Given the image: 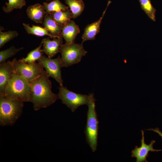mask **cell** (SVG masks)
I'll use <instances>...</instances> for the list:
<instances>
[{
    "instance_id": "obj_24",
    "label": "cell",
    "mask_w": 162,
    "mask_h": 162,
    "mask_svg": "<svg viewBox=\"0 0 162 162\" xmlns=\"http://www.w3.org/2000/svg\"><path fill=\"white\" fill-rule=\"evenodd\" d=\"M18 36V32L15 30H9L2 32L0 30V48H2L6 43Z\"/></svg>"
},
{
    "instance_id": "obj_23",
    "label": "cell",
    "mask_w": 162,
    "mask_h": 162,
    "mask_svg": "<svg viewBox=\"0 0 162 162\" xmlns=\"http://www.w3.org/2000/svg\"><path fill=\"white\" fill-rule=\"evenodd\" d=\"M23 49V47L16 48L13 46L5 50L0 51V64L6 62L8 59L14 56Z\"/></svg>"
},
{
    "instance_id": "obj_16",
    "label": "cell",
    "mask_w": 162,
    "mask_h": 162,
    "mask_svg": "<svg viewBox=\"0 0 162 162\" xmlns=\"http://www.w3.org/2000/svg\"><path fill=\"white\" fill-rule=\"evenodd\" d=\"M50 14L55 22L62 27L70 22L72 18L71 12L69 9L65 11L54 12Z\"/></svg>"
},
{
    "instance_id": "obj_7",
    "label": "cell",
    "mask_w": 162,
    "mask_h": 162,
    "mask_svg": "<svg viewBox=\"0 0 162 162\" xmlns=\"http://www.w3.org/2000/svg\"><path fill=\"white\" fill-rule=\"evenodd\" d=\"M11 62L14 72L29 82L38 77L44 70L42 65L38 62L28 63L14 58Z\"/></svg>"
},
{
    "instance_id": "obj_18",
    "label": "cell",
    "mask_w": 162,
    "mask_h": 162,
    "mask_svg": "<svg viewBox=\"0 0 162 162\" xmlns=\"http://www.w3.org/2000/svg\"><path fill=\"white\" fill-rule=\"evenodd\" d=\"M65 2L70 8L72 18L75 19L80 16L85 8L82 0H65Z\"/></svg>"
},
{
    "instance_id": "obj_20",
    "label": "cell",
    "mask_w": 162,
    "mask_h": 162,
    "mask_svg": "<svg viewBox=\"0 0 162 162\" xmlns=\"http://www.w3.org/2000/svg\"><path fill=\"white\" fill-rule=\"evenodd\" d=\"M43 4L46 13L49 14L55 12L65 11L69 8L62 3L59 0H54L49 3L44 2Z\"/></svg>"
},
{
    "instance_id": "obj_25",
    "label": "cell",
    "mask_w": 162,
    "mask_h": 162,
    "mask_svg": "<svg viewBox=\"0 0 162 162\" xmlns=\"http://www.w3.org/2000/svg\"><path fill=\"white\" fill-rule=\"evenodd\" d=\"M147 130H152L155 133H158L162 138V132L160 131L159 128H157L154 129L150 128L149 129H148Z\"/></svg>"
},
{
    "instance_id": "obj_22",
    "label": "cell",
    "mask_w": 162,
    "mask_h": 162,
    "mask_svg": "<svg viewBox=\"0 0 162 162\" xmlns=\"http://www.w3.org/2000/svg\"><path fill=\"white\" fill-rule=\"evenodd\" d=\"M8 2L6 3V6H3V11L7 13H10L15 9H21L26 4L25 0H8Z\"/></svg>"
},
{
    "instance_id": "obj_4",
    "label": "cell",
    "mask_w": 162,
    "mask_h": 162,
    "mask_svg": "<svg viewBox=\"0 0 162 162\" xmlns=\"http://www.w3.org/2000/svg\"><path fill=\"white\" fill-rule=\"evenodd\" d=\"M95 101L93 96L87 105V122L84 131L86 142L93 152L97 149L99 128V122L95 110Z\"/></svg>"
},
{
    "instance_id": "obj_21",
    "label": "cell",
    "mask_w": 162,
    "mask_h": 162,
    "mask_svg": "<svg viewBox=\"0 0 162 162\" xmlns=\"http://www.w3.org/2000/svg\"><path fill=\"white\" fill-rule=\"evenodd\" d=\"M141 8L148 17L154 21H156V9L152 4L150 0H139Z\"/></svg>"
},
{
    "instance_id": "obj_10",
    "label": "cell",
    "mask_w": 162,
    "mask_h": 162,
    "mask_svg": "<svg viewBox=\"0 0 162 162\" xmlns=\"http://www.w3.org/2000/svg\"><path fill=\"white\" fill-rule=\"evenodd\" d=\"M111 2L108 1L106 7L102 14V16L99 19L91 24L87 25L84 30L82 36V44L88 40H94L95 39L96 35L100 32V26L106 10Z\"/></svg>"
},
{
    "instance_id": "obj_3",
    "label": "cell",
    "mask_w": 162,
    "mask_h": 162,
    "mask_svg": "<svg viewBox=\"0 0 162 162\" xmlns=\"http://www.w3.org/2000/svg\"><path fill=\"white\" fill-rule=\"evenodd\" d=\"M24 102L0 96V125H13L21 116Z\"/></svg>"
},
{
    "instance_id": "obj_19",
    "label": "cell",
    "mask_w": 162,
    "mask_h": 162,
    "mask_svg": "<svg viewBox=\"0 0 162 162\" xmlns=\"http://www.w3.org/2000/svg\"><path fill=\"white\" fill-rule=\"evenodd\" d=\"M42 45L41 43L38 47L28 53L26 57L20 59L19 60L28 63H33L36 62L43 55L44 52L42 49H41Z\"/></svg>"
},
{
    "instance_id": "obj_13",
    "label": "cell",
    "mask_w": 162,
    "mask_h": 162,
    "mask_svg": "<svg viewBox=\"0 0 162 162\" xmlns=\"http://www.w3.org/2000/svg\"><path fill=\"white\" fill-rule=\"evenodd\" d=\"M80 32L79 26L74 21L71 20L62 27L61 35L65 40V44H69L74 42L77 35Z\"/></svg>"
},
{
    "instance_id": "obj_11",
    "label": "cell",
    "mask_w": 162,
    "mask_h": 162,
    "mask_svg": "<svg viewBox=\"0 0 162 162\" xmlns=\"http://www.w3.org/2000/svg\"><path fill=\"white\" fill-rule=\"evenodd\" d=\"M62 37L56 38L51 40L49 38H43L42 40L41 43L43 48L44 52L48 57L52 58L60 52V48L63 44Z\"/></svg>"
},
{
    "instance_id": "obj_8",
    "label": "cell",
    "mask_w": 162,
    "mask_h": 162,
    "mask_svg": "<svg viewBox=\"0 0 162 162\" xmlns=\"http://www.w3.org/2000/svg\"><path fill=\"white\" fill-rule=\"evenodd\" d=\"M37 61L45 69L49 77L54 79L60 86L63 85L61 70L62 66L60 56L56 58L52 59L43 55Z\"/></svg>"
},
{
    "instance_id": "obj_2",
    "label": "cell",
    "mask_w": 162,
    "mask_h": 162,
    "mask_svg": "<svg viewBox=\"0 0 162 162\" xmlns=\"http://www.w3.org/2000/svg\"><path fill=\"white\" fill-rule=\"evenodd\" d=\"M31 92L29 82L14 72L6 86L3 94L0 96L24 102H29Z\"/></svg>"
},
{
    "instance_id": "obj_14",
    "label": "cell",
    "mask_w": 162,
    "mask_h": 162,
    "mask_svg": "<svg viewBox=\"0 0 162 162\" xmlns=\"http://www.w3.org/2000/svg\"><path fill=\"white\" fill-rule=\"evenodd\" d=\"M28 18L34 22L38 23H43L46 12L43 5L36 3L30 5L26 10Z\"/></svg>"
},
{
    "instance_id": "obj_1",
    "label": "cell",
    "mask_w": 162,
    "mask_h": 162,
    "mask_svg": "<svg viewBox=\"0 0 162 162\" xmlns=\"http://www.w3.org/2000/svg\"><path fill=\"white\" fill-rule=\"evenodd\" d=\"M45 70L36 78L29 82L31 87L30 101L35 111L45 108L58 99V94L52 92V84Z\"/></svg>"
},
{
    "instance_id": "obj_12",
    "label": "cell",
    "mask_w": 162,
    "mask_h": 162,
    "mask_svg": "<svg viewBox=\"0 0 162 162\" xmlns=\"http://www.w3.org/2000/svg\"><path fill=\"white\" fill-rule=\"evenodd\" d=\"M14 72L11 61L0 64V96L3 94L5 87Z\"/></svg>"
},
{
    "instance_id": "obj_6",
    "label": "cell",
    "mask_w": 162,
    "mask_h": 162,
    "mask_svg": "<svg viewBox=\"0 0 162 162\" xmlns=\"http://www.w3.org/2000/svg\"><path fill=\"white\" fill-rule=\"evenodd\" d=\"M58 94V99L62 103L70 108L74 112L79 107L88 104L94 96L93 93L89 95L75 93L68 90L63 85L60 86Z\"/></svg>"
},
{
    "instance_id": "obj_5",
    "label": "cell",
    "mask_w": 162,
    "mask_h": 162,
    "mask_svg": "<svg viewBox=\"0 0 162 162\" xmlns=\"http://www.w3.org/2000/svg\"><path fill=\"white\" fill-rule=\"evenodd\" d=\"M60 52L62 67H67L79 62L87 52L84 49L82 44L73 42L63 44L60 47Z\"/></svg>"
},
{
    "instance_id": "obj_17",
    "label": "cell",
    "mask_w": 162,
    "mask_h": 162,
    "mask_svg": "<svg viewBox=\"0 0 162 162\" xmlns=\"http://www.w3.org/2000/svg\"><path fill=\"white\" fill-rule=\"evenodd\" d=\"M23 25L26 32L29 34H33L39 37L47 36L51 38L61 37L51 34L44 27L43 28L34 25H32L31 26L29 24L25 23H23Z\"/></svg>"
},
{
    "instance_id": "obj_15",
    "label": "cell",
    "mask_w": 162,
    "mask_h": 162,
    "mask_svg": "<svg viewBox=\"0 0 162 162\" xmlns=\"http://www.w3.org/2000/svg\"><path fill=\"white\" fill-rule=\"evenodd\" d=\"M42 24L44 27L51 34L57 37H62V27L55 22L50 14L46 13L44 16Z\"/></svg>"
},
{
    "instance_id": "obj_9",
    "label": "cell",
    "mask_w": 162,
    "mask_h": 162,
    "mask_svg": "<svg viewBox=\"0 0 162 162\" xmlns=\"http://www.w3.org/2000/svg\"><path fill=\"white\" fill-rule=\"evenodd\" d=\"M142 138L141 140V145L140 147L136 146L135 148L131 151V157L136 158V162H147V158L148 156L149 152H158L162 150L155 149L153 148V145L155 141L152 140L150 143L147 145L145 142L144 132L141 130Z\"/></svg>"
}]
</instances>
